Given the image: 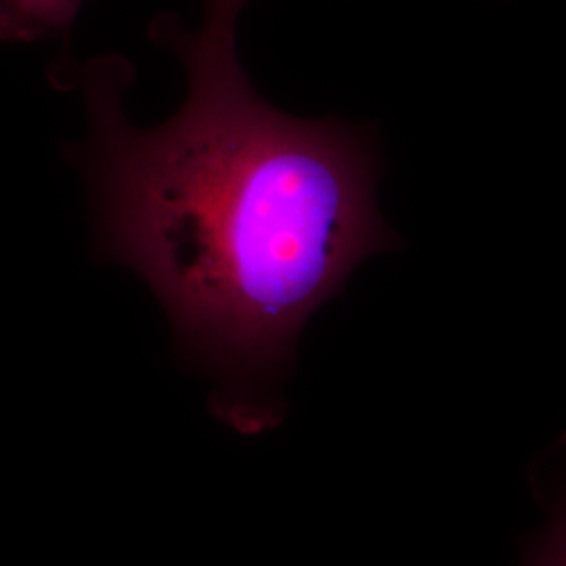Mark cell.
Segmentation results:
<instances>
[{
    "instance_id": "obj_1",
    "label": "cell",
    "mask_w": 566,
    "mask_h": 566,
    "mask_svg": "<svg viewBox=\"0 0 566 566\" xmlns=\"http://www.w3.org/2000/svg\"><path fill=\"white\" fill-rule=\"evenodd\" d=\"M163 28L187 70L170 120L137 128L124 74L86 76L102 245L163 303L182 359L214 385V416L263 434L282 422L280 386L308 317L397 238L357 128L264 103L235 36Z\"/></svg>"
},
{
    "instance_id": "obj_3",
    "label": "cell",
    "mask_w": 566,
    "mask_h": 566,
    "mask_svg": "<svg viewBox=\"0 0 566 566\" xmlns=\"http://www.w3.org/2000/svg\"><path fill=\"white\" fill-rule=\"evenodd\" d=\"M248 0H206L203 32L217 36H235V21Z\"/></svg>"
},
{
    "instance_id": "obj_2",
    "label": "cell",
    "mask_w": 566,
    "mask_h": 566,
    "mask_svg": "<svg viewBox=\"0 0 566 566\" xmlns=\"http://www.w3.org/2000/svg\"><path fill=\"white\" fill-rule=\"evenodd\" d=\"M84 0H0V41L36 42L67 34Z\"/></svg>"
},
{
    "instance_id": "obj_4",
    "label": "cell",
    "mask_w": 566,
    "mask_h": 566,
    "mask_svg": "<svg viewBox=\"0 0 566 566\" xmlns=\"http://www.w3.org/2000/svg\"><path fill=\"white\" fill-rule=\"evenodd\" d=\"M549 566H566V535L565 539H563V544L558 547V552H556V556H554V560H552V565Z\"/></svg>"
}]
</instances>
